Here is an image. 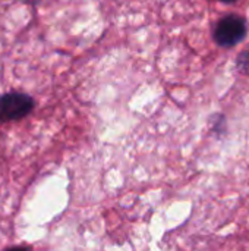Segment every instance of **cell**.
<instances>
[{"label":"cell","mask_w":249,"mask_h":251,"mask_svg":"<svg viewBox=\"0 0 249 251\" xmlns=\"http://www.w3.org/2000/svg\"><path fill=\"white\" fill-rule=\"evenodd\" d=\"M236 66H238L239 72L249 75V46L239 53V56L236 59Z\"/></svg>","instance_id":"3"},{"label":"cell","mask_w":249,"mask_h":251,"mask_svg":"<svg viewBox=\"0 0 249 251\" xmlns=\"http://www.w3.org/2000/svg\"><path fill=\"white\" fill-rule=\"evenodd\" d=\"M222 1H225V3H233V1H236V0H222Z\"/></svg>","instance_id":"4"},{"label":"cell","mask_w":249,"mask_h":251,"mask_svg":"<svg viewBox=\"0 0 249 251\" xmlns=\"http://www.w3.org/2000/svg\"><path fill=\"white\" fill-rule=\"evenodd\" d=\"M248 32L247 21L239 15H227L222 18L214 28V40L222 47H233L241 43Z\"/></svg>","instance_id":"2"},{"label":"cell","mask_w":249,"mask_h":251,"mask_svg":"<svg viewBox=\"0 0 249 251\" xmlns=\"http://www.w3.org/2000/svg\"><path fill=\"white\" fill-rule=\"evenodd\" d=\"M34 109V99L23 93H6L0 96V124L26 118Z\"/></svg>","instance_id":"1"}]
</instances>
